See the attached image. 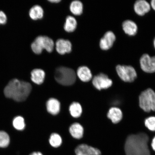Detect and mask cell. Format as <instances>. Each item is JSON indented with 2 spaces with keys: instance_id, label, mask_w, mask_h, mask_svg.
I'll return each mask as SVG.
<instances>
[{
  "instance_id": "1",
  "label": "cell",
  "mask_w": 155,
  "mask_h": 155,
  "mask_svg": "<svg viewBox=\"0 0 155 155\" xmlns=\"http://www.w3.org/2000/svg\"><path fill=\"white\" fill-rule=\"evenodd\" d=\"M149 141L148 136L145 133L129 135L125 144L126 155H150Z\"/></svg>"
},
{
  "instance_id": "2",
  "label": "cell",
  "mask_w": 155,
  "mask_h": 155,
  "mask_svg": "<svg viewBox=\"0 0 155 155\" xmlns=\"http://www.w3.org/2000/svg\"><path fill=\"white\" fill-rule=\"evenodd\" d=\"M31 90L32 86L30 83L14 79L6 86L4 93L7 97L20 102L26 100Z\"/></svg>"
},
{
  "instance_id": "3",
  "label": "cell",
  "mask_w": 155,
  "mask_h": 155,
  "mask_svg": "<svg viewBox=\"0 0 155 155\" xmlns=\"http://www.w3.org/2000/svg\"><path fill=\"white\" fill-rule=\"evenodd\" d=\"M55 78L60 84L65 86H71L74 84L76 81V73L72 69L59 67L55 70Z\"/></svg>"
},
{
  "instance_id": "4",
  "label": "cell",
  "mask_w": 155,
  "mask_h": 155,
  "mask_svg": "<svg viewBox=\"0 0 155 155\" xmlns=\"http://www.w3.org/2000/svg\"><path fill=\"white\" fill-rule=\"evenodd\" d=\"M139 104L145 112L155 111V92L152 89L148 88L141 93L139 96Z\"/></svg>"
},
{
  "instance_id": "5",
  "label": "cell",
  "mask_w": 155,
  "mask_h": 155,
  "mask_svg": "<svg viewBox=\"0 0 155 155\" xmlns=\"http://www.w3.org/2000/svg\"><path fill=\"white\" fill-rule=\"evenodd\" d=\"M54 42L51 38L46 36H40L38 37L32 42L31 47L35 53L39 54L43 49H45L49 53L53 50Z\"/></svg>"
},
{
  "instance_id": "6",
  "label": "cell",
  "mask_w": 155,
  "mask_h": 155,
  "mask_svg": "<svg viewBox=\"0 0 155 155\" xmlns=\"http://www.w3.org/2000/svg\"><path fill=\"white\" fill-rule=\"evenodd\" d=\"M116 71L121 80L126 82H133L137 77L136 71L131 66L117 65Z\"/></svg>"
},
{
  "instance_id": "7",
  "label": "cell",
  "mask_w": 155,
  "mask_h": 155,
  "mask_svg": "<svg viewBox=\"0 0 155 155\" xmlns=\"http://www.w3.org/2000/svg\"><path fill=\"white\" fill-rule=\"evenodd\" d=\"M112 83L111 79L104 73H100L96 75L92 80L94 86L100 91L109 88L112 86Z\"/></svg>"
},
{
  "instance_id": "8",
  "label": "cell",
  "mask_w": 155,
  "mask_h": 155,
  "mask_svg": "<svg viewBox=\"0 0 155 155\" xmlns=\"http://www.w3.org/2000/svg\"><path fill=\"white\" fill-rule=\"evenodd\" d=\"M140 63L141 69L144 72H155V56L151 57L148 54H143L140 58Z\"/></svg>"
},
{
  "instance_id": "9",
  "label": "cell",
  "mask_w": 155,
  "mask_h": 155,
  "mask_svg": "<svg viewBox=\"0 0 155 155\" xmlns=\"http://www.w3.org/2000/svg\"><path fill=\"white\" fill-rule=\"evenodd\" d=\"M75 155H101L99 149L85 144H79L75 149Z\"/></svg>"
},
{
  "instance_id": "10",
  "label": "cell",
  "mask_w": 155,
  "mask_h": 155,
  "mask_svg": "<svg viewBox=\"0 0 155 155\" xmlns=\"http://www.w3.org/2000/svg\"><path fill=\"white\" fill-rule=\"evenodd\" d=\"M116 38L115 35L113 32L111 31L107 32L100 41V48L104 50L110 49L113 46Z\"/></svg>"
},
{
  "instance_id": "11",
  "label": "cell",
  "mask_w": 155,
  "mask_h": 155,
  "mask_svg": "<svg viewBox=\"0 0 155 155\" xmlns=\"http://www.w3.org/2000/svg\"><path fill=\"white\" fill-rule=\"evenodd\" d=\"M134 8L137 14L143 16L150 12L151 7L150 4L146 1L139 0L135 2Z\"/></svg>"
},
{
  "instance_id": "12",
  "label": "cell",
  "mask_w": 155,
  "mask_h": 155,
  "mask_svg": "<svg viewBox=\"0 0 155 155\" xmlns=\"http://www.w3.org/2000/svg\"><path fill=\"white\" fill-rule=\"evenodd\" d=\"M56 49L60 54L63 55L71 51L72 45L69 41L60 39L56 42Z\"/></svg>"
},
{
  "instance_id": "13",
  "label": "cell",
  "mask_w": 155,
  "mask_h": 155,
  "mask_svg": "<svg viewBox=\"0 0 155 155\" xmlns=\"http://www.w3.org/2000/svg\"><path fill=\"white\" fill-rule=\"evenodd\" d=\"M107 117L111 120L112 123L117 124L121 121L123 117L121 110L117 107H112L108 110Z\"/></svg>"
},
{
  "instance_id": "14",
  "label": "cell",
  "mask_w": 155,
  "mask_h": 155,
  "mask_svg": "<svg viewBox=\"0 0 155 155\" xmlns=\"http://www.w3.org/2000/svg\"><path fill=\"white\" fill-rule=\"evenodd\" d=\"M46 108L48 113L54 115H57L61 109V103L54 98H50L46 102Z\"/></svg>"
},
{
  "instance_id": "15",
  "label": "cell",
  "mask_w": 155,
  "mask_h": 155,
  "mask_svg": "<svg viewBox=\"0 0 155 155\" xmlns=\"http://www.w3.org/2000/svg\"><path fill=\"white\" fill-rule=\"evenodd\" d=\"M122 27L125 33L130 36L135 35L137 33L138 29L136 24L130 20L124 21L122 25Z\"/></svg>"
},
{
  "instance_id": "16",
  "label": "cell",
  "mask_w": 155,
  "mask_h": 155,
  "mask_svg": "<svg viewBox=\"0 0 155 155\" xmlns=\"http://www.w3.org/2000/svg\"><path fill=\"white\" fill-rule=\"evenodd\" d=\"M77 75L83 82H88L91 80L92 75L90 69L86 66L79 67L77 71Z\"/></svg>"
},
{
  "instance_id": "17",
  "label": "cell",
  "mask_w": 155,
  "mask_h": 155,
  "mask_svg": "<svg viewBox=\"0 0 155 155\" xmlns=\"http://www.w3.org/2000/svg\"><path fill=\"white\" fill-rule=\"evenodd\" d=\"M69 130L70 133L74 138L77 139L82 138L84 134V129L80 124H73L70 127Z\"/></svg>"
},
{
  "instance_id": "18",
  "label": "cell",
  "mask_w": 155,
  "mask_h": 155,
  "mask_svg": "<svg viewBox=\"0 0 155 155\" xmlns=\"http://www.w3.org/2000/svg\"><path fill=\"white\" fill-rule=\"evenodd\" d=\"M45 73L41 69H34L31 72V79L36 84L40 85L44 82Z\"/></svg>"
},
{
  "instance_id": "19",
  "label": "cell",
  "mask_w": 155,
  "mask_h": 155,
  "mask_svg": "<svg viewBox=\"0 0 155 155\" xmlns=\"http://www.w3.org/2000/svg\"><path fill=\"white\" fill-rule=\"evenodd\" d=\"M29 15L31 18L33 20L41 19L44 15V11L39 5H34L30 9Z\"/></svg>"
},
{
  "instance_id": "20",
  "label": "cell",
  "mask_w": 155,
  "mask_h": 155,
  "mask_svg": "<svg viewBox=\"0 0 155 155\" xmlns=\"http://www.w3.org/2000/svg\"><path fill=\"white\" fill-rule=\"evenodd\" d=\"M77 22L74 17L68 16L66 19V22L64 25V29L67 32H73L76 28Z\"/></svg>"
},
{
  "instance_id": "21",
  "label": "cell",
  "mask_w": 155,
  "mask_h": 155,
  "mask_svg": "<svg viewBox=\"0 0 155 155\" xmlns=\"http://www.w3.org/2000/svg\"><path fill=\"white\" fill-rule=\"evenodd\" d=\"M69 110L71 115L75 118L80 117L82 111L81 104L77 102H74L71 104Z\"/></svg>"
},
{
  "instance_id": "22",
  "label": "cell",
  "mask_w": 155,
  "mask_h": 155,
  "mask_svg": "<svg viewBox=\"0 0 155 155\" xmlns=\"http://www.w3.org/2000/svg\"><path fill=\"white\" fill-rule=\"evenodd\" d=\"M70 8L71 13L75 15H80L83 12V5L82 3L79 1H75L72 2Z\"/></svg>"
},
{
  "instance_id": "23",
  "label": "cell",
  "mask_w": 155,
  "mask_h": 155,
  "mask_svg": "<svg viewBox=\"0 0 155 155\" xmlns=\"http://www.w3.org/2000/svg\"><path fill=\"white\" fill-rule=\"evenodd\" d=\"M50 145L54 148H58L61 146L62 140L59 135L57 133H53L50 135L49 140Z\"/></svg>"
},
{
  "instance_id": "24",
  "label": "cell",
  "mask_w": 155,
  "mask_h": 155,
  "mask_svg": "<svg viewBox=\"0 0 155 155\" xmlns=\"http://www.w3.org/2000/svg\"><path fill=\"white\" fill-rule=\"evenodd\" d=\"M13 125L17 130H24L26 126L24 118L21 116H17L15 117L13 120Z\"/></svg>"
},
{
  "instance_id": "25",
  "label": "cell",
  "mask_w": 155,
  "mask_h": 155,
  "mask_svg": "<svg viewBox=\"0 0 155 155\" xmlns=\"http://www.w3.org/2000/svg\"><path fill=\"white\" fill-rule=\"evenodd\" d=\"M10 141L9 135L5 131H0V148H5L8 146Z\"/></svg>"
},
{
  "instance_id": "26",
  "label": "cell",
  "mask_w": 155,
  "mask_h": 155,
  "mask_svg": "<svg viewBox=\"0 0 155 155\" xmlns=\"http://www.w3.org/2000/svg\"><path fill=\"white\" fill-rule=\"evenodd\" d=\"M145 125L149 130L152 131H155V117L150 116L146 118L145 120Z\"/></svg>"
},
{
  "instance_id": "27",
  "label": "cell",
  "mask_w": 155,
  "mask_h": 155,
  "mask_svg": "<svg viewBox=\"0 0 155 155\" xmlns=\"http://www.w3.org/2000/svg\"><path fill=\"white\" fill-rule=\"evenodd\" d=\"M7 21L6 15L3 11H0V24H4L6 23Z\"/></svg>"
},
{
  "instance_id": "28",
  "label": "cell",
  "mask_w": 155,
  "mask_h": 155,
  "mask_svg": "<svg viewBox=\"0 0 155 155\" xmlns=\"http://www.w3.org/2000/svg\"><path fill=\"white\" fill-rule=\"evenodd\" d=\"M151 147L153 150L155 152V136L153 138L151 143Z\"/></svg>"
},
{
  "instance_id": "29",
  "label": "cell",
  "mask_w": 155,
  "mask_h": 155,
  "mask_svg": "<svg viewBox=\"0 0 155 155\" xmlns=\"http://www.w3.org/2000/svg\"><path fill=\"white\" fill-rule=\"evenodd\" d=\"M29 155H44L41 152H38V151H37V152H33Z\"/></svg>"
},
{
  "instance_id": "30",
  "label": "cell",
  "mask_w": 155,
  "mask_h": 155,
  "mask_svg": "<svg viewBox=\"0 0 155 155\" xmlns=\"http://www.w3.org/2000/svg\"><path fill=\"white\" fill-rule=\"evenodd\" d=\"M150 7L155 11V0H152L151 1Z\"/></svg>"
},
{
  "instance_id": "31",
  "label": "cell",
  "mask_w": 155,
  "mask_h": 155,
  "mask_svg": "<svg viewBox=\"0 0 155 155\" xmlns=\"http://www.w3.org/2000/svg\"><path fill=\"white\" fill-rule=\"evenodd\" d=\"M49 2L53 3H57L59 2H61V1H60V0H51V1H49Z\"/></svg>"
},
{
  "instance_id": "32",
  "label": "cell",
  "mask_w": 155,
  "mask_h": 155,
  "mask_svg": "<svg viewBox=\"0 0 155 155\" xmlns=\"http://www.w3.org/2000/svg\"><path fill=\"white\" fill-rule=\"evenodd\" d=\"M153 44H154V48L155 49V38H154V40Z\"/></svg>"
}]
</instances>
